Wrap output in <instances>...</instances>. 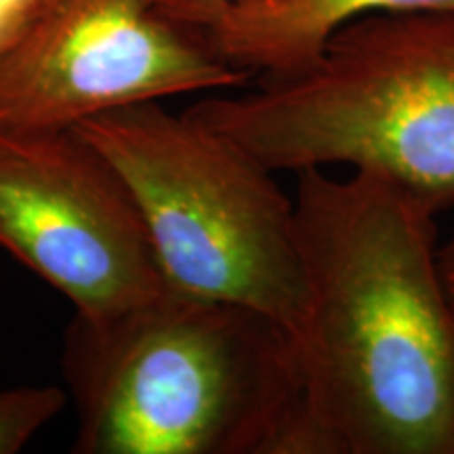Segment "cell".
<instances>
[{
  "instance_id": "5b68a950",
  "label": "cell",
  "mask_w": 454,
  "mask_h": 454,
  "mask_svg": "<svg viewBox=\"0 0 454 454\" xmlns=\"http://www.w3.org/2000/svg\"><path fill=\"white\" fill-rule=\"evenodd\" d=\"M0 248L90 320L168 288L133 192L78 127L0 124Z\"/></svg>"
},
{
  "instance_id": "6da1fadb",
  "label": "cell",
  "mask_w": 454,
  "mask_h": 454,
  "mask_svg": "<svg viewBox=\"0 0 454 454\" xmlns=\"http://www.w3.org/2000/svg\"><path fill=\"white\" fill-rule=\"evenodd\" d=\"M294 175L305 308L284 454H454V303L438 213L372 173Z\"/></svg>"
},
{
  "instance_id": "277c9868",
  "label": "cell",
  "mask_w": 454,
  "mask_h": 454,
  "mask_svg": "<svg viewBox=\"0 0 454 454\" xmlns=\"http://www.w3.org/2000/svg\"><path fill=\"white\" fill-rule=\"evenodd\" d=\"M76 127L133 192L170 291L244 305L297 333L305 280L294 200L274 170L162 101L101 112Z\"/></svg>"
},
{
  "instance_id": "8fae6325",
  "label": "cell",
  "mask_w": 454,
  "mask_h": 454,
  "mask_svg": "<svg viewBox=\"0 0 454 454\" xmlns=\"http://www.w3.org/2000/svg\"><path fill=\"white\" fill-rule=\"evenodd\" d=\"M440 268L454 303V236L448 238L444 244H440Z\"/></svg>"
},
{
  "instance_id": "7a4b0ae2",
  "label": "cell",
  "mask_w": 454,
  "mask_h": 454,
  "mask_svg": "<svg viewBox=\"0 0 454 454\" xmlns=\"http://www.w3.org/2000/svg\"><path fill=\"white\" fill-rule=\"evenodd\" d=\"M76 454H284L299 411L293 337L251 308L177 291L61 345Z\"/></svg>"
},
{
  "instance_id": "ba28073f",
  "label": "cell",
  "mask_w": 454,
  "mask_h": 454,
  "mask_svg": "<svg viewBox=\"0 0 454 454\" xmlns=\"http://www.w3.org/2000/svg\"><path fill=\"white\" fill-rule=\"evenodd\" d=\"M67 404L59 385L0 387V454H20L32 444Z\"/></svg>"
},
{
  "instance_id": "3957f363",
  "label": "cell",
  "mask_w": 454,
  "mask_h": 454,
  "mask_svg": "<svg viewBox=\"0 0 454 454\" xmlns=\"http://www.w3.org/2000/svg\"><path fill=\"white\" fill-rule=\"evenodd\" d=\"M274 173L349 167L454 204V13L372 15L314 64L185 110Z\"/></svg>"
},
{
  "instance_id": "8992f818",
  "label": "cell",
  "mask_w": 454,
  "mask_h": 454,
  "mask_svg": "<svg viewBox=\"0 0 454 454\" xmlns=\"http://www.w3.org/2000/svg\"><path fill=\"white\" fill-rule=\"evenodd\" d=\"M251 81L156 0H36L0 59V124L76 127L122 106L230 93Z\"/></svg>"
},
{
  "instance_id": "9c48e42d",
  "label": "cell",
  "mask_w": 454,
  "mask_h": 454,
  "mask_svg": "<svg viewBox=\"0 0 454 454\" xmlns=\"http://www.w3.org/2000/svg\"><path fill=\"white\" fill-rule=\"evenodd\" d=\"M158 9L170 21L187 27V30L200 32L207 21L217 13L230 0H156Z\"/></svg>"
},
{
  "instance_id": "30bf717a",
  "label": "cell",
  "mask_w": 454,
  "mask_h": 454,
  "mask_svg": "<svg viewBox=\"0 0 454 454\" xmlns=\"http://www.w3.org/2000/svg\"><path fill=\"white\" fill-rule=\"evenodd\" d=\"M34 7L36 0H0V59L20 38Z\"/></svg>"
},
{
  "instance_id": "52a82bcc",
  "label": "cell",
  "mask_w": 454,
  "mask_h": 454,
  "mask_svg": "<svg viewBox=\"0 0 454 454\" xmlns=\"http://www.w3.org/2000/svg\"><path fill=\"white\" fill-rule=\"evenodd\" d=\"M408 13H454V0H230L198 34L225 64L270 81L314 64L351 21Z\"/></svg>"
}]
</instances>
